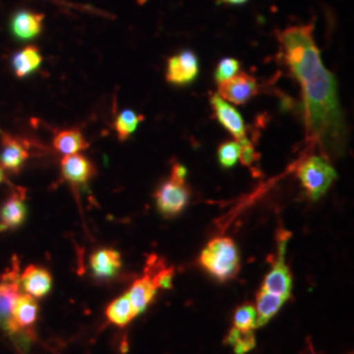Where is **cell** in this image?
Returning a JSON list of instances; mask_svg holds the SVG:
<instances>
[{"label":"cell","instance_id":"1","mask_svg":"<svg viewBox=\"0 0 354 354\" xmlns=\"http://www.w3.org/2000/svg\"><path fill=\"white\" fill-rule=\"evenodd\" d=\"M285 61L304 95L306 125L310 140L326 153L339 155L345 146L337 82L326 68L311 26H291L279 35Z\"/></svg>","mask_w":354,"mask_h":354},{"label":"cell","instance_id":"2","mask_svg":"<svg viewBox=\"0 0 354 354\" xmlns=\"http://www.w3.org/2000/svg\"><path fill=\"white\" fill-rule=\"evenodd\" d=\"M200 264L218 281L234 279L241 268L235 241L223 236L209 241L200 256Z\"/></svg>","mask_w":354,"mask_h":354},{"label":"cell","instance_id":"3","mask_svg":"<svg viewBox=\"0 0 354 354\" xmlns=\"http://www.w3.org/2000/svg\"><path fill=\"white\" fill-rule=\"evenodd\" d=\"M297 176L307 196L317 201L328 192L333 181L337 178V172L323 156L311 155L298 165Z\"/></svg>","mask_w":354,"mask_h":354},{"label":"cell","instance_id":"4","mask_svg":"<svg viewBox=\"0 0 354 354\" xmlns=\"http://www.w3.org/2000/svg\"><path fill=\"white\" fill-rule=\"evenodd\" d=\"M190 190L185 181L169 178L155 194L156 206L165 216H176L189 203Z\"/></svg>","mask_w":354,"mask_h":354},{"label":"cell","instance_id":"5","mask_svg":"<svg viewBox=\"0 0 354 354\" xmlns=\"http://www.w3.org/2000/svg\"><path fill=\"white\" fill-rule=\"evenodd\" d=\"M289 236H282L279 241V259L274 261L270 272L268 273L263 282L261 289L269 291L274 295H279L282 299L288 301L291 295V279L290 270L285 264V251H286V243Z\"/></svg>","mask_w":354,"mask_h":354},{"label":"cell","instance_id":"6","mask_svg":"<svg viewBox=\"0 0 354 354\" xmlns=\"http://www.w3.org/2000/svg\"><path fill=\"white\" fill-rule=\"evenodd\" d=\"M200 73L197 55L190 50H184L171 57L167 64V80L174 86H188L194 82Z\"/></svg>","mask_w":354,"mask_h":354},{"label":"cell","instance_id":"7","mask_svg":"<svg viewBox=\"0 0 354 354\" xmlns=\"http://www.w3.org/2000/svg\"><path fill=\"white\" fill-rule=\"evenodd\" d=\"M219 96L226 102L234 104H245L252 99L257 92V83L253 76L247 73H239L234 77L218 84Z\"/></svg>","mask_w":354,"mask_h":354},{"label":"cell","instance_id":"8","mask_svg":"<svg viewBox=\"0 0 354 354\" xmlns=\"http://www.w3.org/2000/svg\"><path fill=\"white\" fill-rule=\"evenodd\" d=\"M210 104L218 122L225 127L235 140H241L247 138L244 120L235 106H232L230 102L222 99L219 95H213L210 99Z\"/></svg>","mask_w":354,"mask_h":354},{"label":"cell","instance_id":"9","mask_svg":"<svg viewBox=\"0 0 354 354\" xmlns=\"http://www.w3.org/2000/svg\"><path fill=\"white\" fill-rule=\"evenodd\" d=\"M37 317V301L28 294H21L13 306L12 314L7 322L6 328L11 333L29 330L35 326Z\"/></svg>","mask_w":354,"mask_h":354},{"label":"cell","instance_id":"10","mask_svg":"<svg viewBox=\"0 0 354 354\" xmlns=\"http://www.w3.org/2000/svg\"><path fill=\"white\" fill-rule=\"evenodd\" d=\"M19 282L20 288H23L28 295L33 298H42L50 291L53 279L46 269L29 266H26Z\"/></svg>","mask_w":354,"mask_h":354},{"label":"cell","instance_id":"11","mask_svg":"<svg viewBox=\"0 0 354 354\" xmlns=\"http://www.w3.org/2000/svg\"><path fill=\"white\" fill-rule=\"evenodd\" d=\"M62 175L73 184H86L95 175V168L86 156L79 153L66 155L62 159Z\"/></svg>","mask_w":354,"mask_h":354},{"label":"cell","instance_id":"12","mask_svg":"<svg viewBox=\"0 0 354 354\" xmlns=\"http://www.w3.org/2000/svg\"><path fill=\"white\" fill-rule=\"evenodd\" d=\"M91 268L97 279H112L121 269V254L111 248L99 250L91 256Z\"/></svg>","mask_w":354,"mask_h":354},{"label":"cell","instance_id":"13","mask_svg":"<svg viewBox=\"0 0 354 354\" xmlns=\"http://www.w3.org/2000/svg\"><path fill=\"white\" fill-rule=\"evenodd\" d=\"M156 291L158 288L155 286L149 273H146L142 279H137L131 285V288L127 292V297L137 315L142 314L147 308V306L151 304L152 299L156 295Z\"/></svg>","mask_w":354,"mask_h":354},{"label":"cell","instance_id":"14","mask_svg":"<svg viewBox=\"0 0 354 354\" xmlns=\"http://www.w3.org/2000/svg\"><path fill=\"white\" fill-rule=\"evenodd\" d=\"M28 150L21 140H16L11 136H3L0 163L6 169L17 172L28 159Z\"/></svg>","mask_w":354,"mask_h":354},{"label":"cell","instance_id":"15","mask_svg":"<svg viewBox=\"0 0 354 354\" xmlns=\"http://www.w3.org/2000/svg\"><path fill=\"white\" fill-rule=\"evenodd\" d=\"M26 216V206L24 196L15 193L11 196L0 210V231L19 227Z\"/></svg>","mask_w":354,"mask_h":354},{"label":"cell","instance_id":"16","mask_svg":"<svg viewBox=\"0 0 354 354\" xmlns=\"http://www.w3.org/2000/svg\"><path fill=\"white\" fill-rule=\"evenodd\" d=\"M44 15L30 12V11H20L13 16L11 28L12 33L20 39H29L36 37L42 30Z\"/></svg>","mask_w":354,"mask_h":354},{"label":"cell","instance_id":"17","mask_svg":"<svg viewBox=\"0 0 354 354\" xmlns=\"http://www.w3.org/2000/svg\"><path fill=\"white\" fill-rule=\"evenodd\" d=\"M286 301L269 291L261 290L256 297V328L263 327L274 317Z\"/></svg>","mask_w":354,"mask_h":354},{"label":"cell","instance_id":"18","mask_svg":"<svg viewBox=\"0 0 354 354\" xmlns=\"http://www.w3.org/2000/svg\"><path fill=\"white\" fill-rule=\"evenodd\" d=\"M20 295L21 292H20L19 279L11 277L0 283V324L1 326L4 327L7 326V322L12 314L13 306Z\"/></svg>","mask_w":354,"mask_h":354},{"label":"cell","instance_id":"19","mask_svg":"<svg viewBox=\"0 0 354 354\" xmlns=\"http://www.w3.org/2000/svg\"><path fill=\"white\" fill-rule=\"evenodd\" d=\"M54 147L64 155H74L88 147V143L83 134L76 129H68L59 131L54 138Z\"/></svg>","mask_w":354,"mask_h":354},{"label":"cell","instance_id":"20","mask_svg":"<svg viewBox=\"0 0 354 354\" xmlns=\"http://www.w3.org/2000/svg\"><path fill=\"white\" fill-rule=\"evenodd\" d=\"M42 62V57L37 48L28 46L24 50L13 55L12 66L16 75L24 77L36 71Z\"/></svg>","mask_w":354,"mask_h":354},{"label":"cell","instance_id":"21","mask_svg":"<svg viewBox=\"0 0 354 354\" xmlns=\"http://www.w3.org/2000/svg\"><path fill=\"white\" fill-rule=\"evenodd\" d=\"M137 317L129 298L125 295L114 299L106 308V317L111 323L118 327H125L134 317Z\"/></svg>","mask_w":354,"mask_h":354},{"label":"cell","instance_id":"22","mask_svg":"<svg viewBox=\"0 0 354 354\" xmlns=\"http://www.w3.org/2000/svg\"><path fill=\"white\" fill-rule=\"evenodd\" d=\"M145 120V115L137 114L131 109H125L121 113L117 115L115 118V131L118 136V140L121 142L127 140L129 137H131L136 130L140 127V122Z\"/></svg>","mask_w":354,"mask_h":354},{"label":"cell","instance_id":"23","mask_svg":"<svg viewBox=\"0 0 354 354\" xmlns=\"http://www.w3.org/2000/svg\"><path fill=\"white\" fill-rule=\"evenodd\" d=\"M241 140H235V142L231 140V142L222 143L219 146L218 160H219V165H222L223 168H227V169L232 168L241 160V149H243Z\"/></svg>","mask_w":354,"mask_h":354},{"label":"cell","instance_id":"24","mask_svg":"<svg viewBox=\"0 0 354 354\" xmlns=\"http://www.w3.org/2000/svg\"><path fill=\"white\" fill-rule=\"evenodd\" d=\"M227 344H231L234 346V351L236 354H245L253 349L254 346V335L253 330L251 332H244L239 329L232 328L228 333Z\"/></svg>","mask_w":354,"mask_h":354},{"label":"cell","instance_id":"25","mask_svg":"<svg viewBox=\"0 0 354 354\" xmlns=\"http://www.w3.org/2000/svg\"><path fill=\"white\" fill-rule=\"evenodd\" d=\"M234 328L251 332L256 328V310L252 304H243L234 315Z\"/></svg>","mask_w":354,"mask_h":354},{"label":"cell","instance_id":"26","mask_svg":"<svg viewBox=\"0 0 354 354\" xmlns=\"http://www.w3.org/2000/svg\"><path fill=\"white\" fill-rule=\"evenodd\" d=\"M239 71H241V62L238 59L230 58V57L222 58L215 68V82L218 84L223 83L236 74H239Z\"/></svg>","mask_w":354,"mask_h":354},{"label":"cell","instance_id":"27","mask_svg":"<svg viewBox=\"0 0 354 354\" xmlns=\"http://www.w3.org/2000/svg\"><path fill=\"white\" fill-rule=\"evenodd\" d=\"M152 281L155 283V286L158 289H171L172 288V279H174V269L172 268H165L162 266V268L155 273L151 274Z\"/></svg>","mask_w":354,"mask_h":354},{"label":"cell","instance_id":"28","mask_svg":"<svg viewBox=\"0 0 354 354\" xmlns=\"http://www.w3.org/2000/svg\"><path fill=\"white\" fill-rule=\"evenodd\" d=\"M172 178H176V180H181V181H185V177H187V169L185 167L181 165H175L172 168Z\"/></svg>","mask_w":354,"mask_h":354},{"label":"cell","instance_id":"29","mask_svg":"<svg viewBox=\"0 0 354 354\" xmlns=\"http://www.w3.org/2000/svg\"><path fill=\"white\" fill-rule=\"evenodd\" d=\"M223 3H226V4H232V6H239V4H244V3H247L248 0H222Z\"/></svg>","mask_w":354,"mask_h":354},{"label":"cell","instance_id":"30","mask_svg":"<svg viewBox=\"0 0 354 354\" xmlns=\"http://www.w3.org/2000/svg\"><path fill=\"white\" fill-rule=\"evenodd\" d=\"M4 180V171H3V167H0V183Z\"/></svg>","mask_w":354,"mask_h":354}]
</instances>
